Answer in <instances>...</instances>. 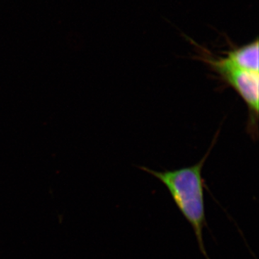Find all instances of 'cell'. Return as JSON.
Wrapping results in <instances>:
<instances>
[{
    "instance_id": "3",
    "label": "cell",
    "mask_w": 259,
    "mask_h": 259,
    "mask_svg": "<svg viewBox=\"0 0 259 259\" xmlns=\"http://www.w3.org/2000/svg\"><path fill=\"white\" fill-rule=\"evenodd\" d=\"M258 40L250 42L241 47L233 48L227 51L226 57L219 58L223 64L246 71L258 72Z\"/></svg>"
},
{
    "instance_id": "2",
    "label": "cell",
    "mask_w": 259,
    "mask_h": 259,
    "mask_svg": "<svg viewBox=\"0 0 259 259\" xmlns=\"http://www.w3.org/2000/svg\"><path fill=\"white\" fill-rule=\"evenodd\" d=\"M204 62L243 99L248 110V130L253 139L258 135L259 74L236 69L223 64L216 58L203 56Z\"/></svg>"
},
{
    "instance_id": "1",
    "label": "cell",
    "mask_w": 259,
    "mask_h": 259,
    "mask_svg": "<svg viewBox=\"0 0 259 259\" xmlns=\"http://www.w3.org/2000/svg\"><path fill=\"white\" fill-rule=\"evenodd\" d=\"M213 145L202 160L192 166L172 171H157L147 167H141L143 171L156 177L171 194V198L184 218L190 223L195 235L199 250L206 259H209L203 239L204 228H207L205 215L202 168Z\"/></svg>"
}]
</instances>
